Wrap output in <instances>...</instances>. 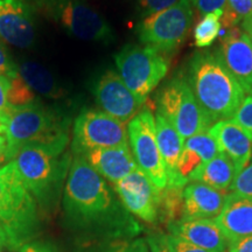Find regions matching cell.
I'll use <instances>...</instances> for the list:
<instances>
[{
  "instance_id": "cell-1",
  "label": "cell",
  "mask_w": 252,
  "mask_h": 252,
  "mask_svg": "<svg viewBox=\"0 0 252 252\" xmlns=\"http://www.w3.org/2000/svg\"><path fill=\"white\" fill-rule=\"evenodd\" d=\"M187 82L213 124L235 117L245 93L230 74L219 49L197 52L188 63Z\"/></svg>"
},
{
  "instance_id": "cell-2",
  "label": "cell",
  "mask_w": 252,
  "mask_h": 252,
  "mask_svg": "<svg viewBox=\"0 0 252 252\" xmlns=\"http://www.w3.org/2000/svg\"><path fill=\"white\" fill-rule=\"evenodd\" d=\"M63 210L74 228L104 223L119 212L111 188L80 154L72 157L64 185Z\"/></svg>"
},
{
  "instance_id": "cell-3",
  "label": "cell",
  "mask_w": 252,
  "mask_h": 252,
  "mask_svg": "<svg viewBox=\"0 0 252 252\" xmlns=\"http://www.w3.org/2000/svg\"><path fill=\"white\" fill-rule=\"evenodd\" d=\"M68 144L69 134L50 143L30 144L14 158L25 186L43 210L56 203L67 180L72 161Z\"/></svg>"
},
{
  "instance_id": "cell-4",
  "label": "cell",
  "mask_w": 252,
  "mask_h": 252,
  "mask_svg": "<svg viewBox=\"0 0 252 252\" xmlns=\"http://www.w3.org/2000/svg\"><path fill=\"white\" fill-rule=\"evenodd\" d=\"M0 225L13 250L30 243L36 231V201L25 186L14 160L0 168Z\"/></svg>"
},
{
  "instance_id": "cell-5",
  "label": "cell",
  "mask_w": 252,
  "mask_h": 252,
  "mask_svg": "<svg viewBox=\"0 0 252 252\" xmlns=\"http://www.w3.org/2000/svg\"><path fill=\"white\" fill-rule=\"evenodd\" d=\"M69 125L70 119L37 99L14 106L5 125L6 158L12 161L26 145L50 143L68 135Z\"/></svg>"
},
{
  "instance_id": "cell-6",
  "label": "cell",
  "mask_w": 252,
  "mask_h": 252,
  "mask_svg": "<svg viewBox=\"0 0 252 252\" xmlns=\"http://www.w3.org/2000/svg\"><path fill=\"white\" fill-rule=\"evenodd\" d=\"M34 13L60 25L71 35L91 42L115 40L111 25L86 0H24Z\"/></svg>"
},
{
  "instance_id": "cell-7",
  "label": "cell",
  "mask_w": 252,
  "mask_h": 252,
  "mask_svg": "<svg viewBox=\"0 0 252 252\" xmlns=\"http://www.w3.org/2000/svg\"><path fill=\"white\" fill-rule=\"evenodd\" d=\"M115 61L119 76L141 104L146 102L169 69L166 55L145 45L125 46L115 56Z\"/></svg>"
},
{
  "instance_id": "cell-8",
  "label": "cell",
  "mask_w": 252,
  "mask_h": 252,
  "mask_svg": "<svg viewBox=\"0 0 252 252\" xmlns=\"http://www.w3.org/2000/svg\"><path fill=\"white\" fill-rule=\"evenodd\" d=\"M157 102V112L171 123L184 139L209 131L214 125L185 78L178 76L166 83L158 94Z\"/></svg>"
},
{
  "instance_id": "cell-9",
  "label": "cell",
  "mask_w": 252,
  "mask_h": 252,
  "mask_svg": "<svg viewBox=\"0 0 252 252\" xmlns=\"http://www.w3.org/2000/svg\"><path fill=\"white\" fill-rule=\"evenodd\" d=\"M193 23L190 0H180L172 7L144 18L137 33L141 45L163 55L172 54L184 42Z\"/></svg>"
},
{
  "instance_id": "cell-10",
  "label": "cell",
  "mask_w": 252,
  "mask_h": 252,
  "mask_svg": "<svg viewBox=\"0 0 252 252\" xmlns=\"http://www.w3.org/2000/svg\"><path fill=\"white\" fill-rule=\"evenodd\" d=\"M127 135L138 168L159 190L165 189L168 176L157 143L156 118L150 109L140 110L128 122Z\"/></svg>"
},
{
  "instance_id": "cell-11",
  "label": "cell",
  "mask_w": 252,
  "mask_h": 252,
  "mask_svg": "<svg viewBox=\"0 0 252 252\" xmlns=\"http://www.w3.org/2000/svg\"><path fill=\"white\" fill-rule=\"evenodd\" d=\"M127 144L125 124L103 111L82 110L72 125L71 152L75 156H82L94 149H109Z\"/></svg>"
},
{
  "instance_id": "cell-12",
  "label": "cell",
  "mask_w": 252,
  "mask_h": 252,
  "mask_svg": "<svg viewBox=\"0 0 252 252\" xmlns=\"http://www.w3.org/2000/svg\"><path fill=\"white\" fill-rule=\"evenodd\" d=\"M93 93L102 111L123 124H128L143 106L115 70L100 74L94 81Z\"/></svg>"
},
{
  "instance_id": "cell-13",
  "label": "cell",
  "mask_w": 252,
  "mask_h": 252,
  "mask_svg": "<svg viewBox=\"0 0 252 252\" xmlns=\"http://www.w3.org/2000/svg\"><path fill=\"white\" fill-rule=\"evenodd\" d=\"M113 188L128 212L145 222H156L159 215L161 190L139 168L113 185Z\"/></svg>"
},
{
  "instance_id": "cell-14",
  "label": "cell",
  "mask_w": 252,
  "mask_h": 252,
  "mask_svg": "<svg viewBox=\"0 0 252 252\" xmlns=\"http://www.w3.org/2000/svg\"><path fill=\"white\" fill-rule=\"evenodd\" d=\"M220 55L230 74L250 96L252 94V39L241 27L220 30Z\"/></svg>"
},
{
  "instance_id": "cell-15",
  "label": "cell",
  "mask_w": 252,
  "mask_h": 252,
  "mask_svg": "<svg viewBox=\"0 0 252 252\" xmlns=\"http://www.w3.org/2000/svg\"><path fill=\"white\" fill-rule=\"evenodd\" d=\"M33 14L24 0H0V37L18 48H30L36 34Z\"/></svg>"
},
{
  "instance_id": "cell-16",
  "label": "cell",
  "mask_w": 252,
  "mask_h": 252,
  "mask_svg": "<svg viewBox=\"0 0 252 252\" xmlns=\"http://www.w3.org/2000/svg\"><path fill=\"white\" fill-rule=\"evenodd\" d=\"M220 153L235 165L237 174L249 165L252 158V137L234 121H220L209 128Z\"/></svg>"
},
{
  "instance_id": "cell-17",
  "label": "cell",
  "mask_w": 252,
  "mask_h": 252,
  "mask_svg": "<svg viewBox=\"0 0 252 252\" xmlns=\"http://www.w3.org/2000/svg\"><path fill=\"white\" fill-rule=\"evenodd\" d=\"M171 234L194 247L209 252H225L230 242L220 231L215 220H179L169 224Z\"/></svg>"
},
{
  "instance_id": "cell-18",
  "label": "cell",
  "mask_w": 252,
  "mask_h": 252,
  "mask_svg": "<svg viewBox=\"0 0 252 252\" xmlns=\"http://www.w3.org/2000/svg\"><path fill=\"white\" fill-rule=\"evenodd\" d=\"M82 156L94 171L112 185L138 168L128 144L109 149H94Z\"/></svg>"
},
{
  "instance_id": "cell-19",
  "label": "cell",
  "mask_w": 252,
  "mask_h": 252,
  "mask_svg": "<svg viewBox=\"0 0 252 252\" xmlns=\"http://www.w3.org/2000/svg\"><path fill=\"white\" fill-rule=\"evenodd\" d=\"M184 209L181 220H215L224 207L228 194L209 186L191 181L182 191Z\"/></svg>"
},
{
  "instance_id": "cell-20",
  "label": "cell",
  "mask_w": 252,
  "mask_h": 252,
  "mask_svg": "<svg viewBox=\"0 0 252 252\" xmlns=\"http://www.w3.org/2000/svg\"><path fill=\"white\" fill-rule=\"evenodd\" d=\"M154 118H156L158 147L161 153L167 169V176H168L167 187L185 188L188 180L182 178L178 172L179 160L184 151V138L159 112H157Z\"/></svg>"
},
{
  "instance_id": "cell-21",
  "label": "cell",
  "mask_w": 252,
  "mask_h": 252,
  "mask_svg": "<svg viewBox=\"0 0 252 252\" xmlns=\"http://www.w3.org/2000/svg\"><path fill=\"white\" fill-rule=\"evenodd\" d=\"M216 224L229 242L252 235V198L228 194Z\"/></svg>"
},
{
  "instance_id": "cell-22",
  "label": "cell",
  "mask_w": 252,
  "mask_h": 252,
  "mask_svg": "<svg viewBox=\"0 0 252 252\" xmlns=\"http://www.w3.org/2000/svg\"><path fill=\"white\" fill-rule=\"evenodd\" d=\"M219 153V146L208 131L188 138L184 145V151L179 160V174L188 180L189 175L195 169H197L204 162L212 160Z\"/></svg>"
},
{
  "instance_id": "cell-23",
  "label": "cell",
  "mask_w": 252,
  "mask_h": 252,
  "mask_svg": "<svg viewBox=\"0 0 252 252\" xmlns=\"http://www.w3.org/2000/svg\"><path fill=\"white\" fill-rule=\"evenodd\" d=\"M237 176L235 165L225 154L219 153L209 161L204 162L189 175L188 181L200 182L216 190L228 191Z\"/></svg>"
},
{
  "instance_id": "cell-24",
  "label": "cell",
  "mask_w": 252,
  "mask_h": 252,
  "mask_svg": "<svg viewBox=\"0 0 252 252\" xmlns=\"http://www.w3.org/2000/svg\"><path fill=\"white\" fill-rule=\"evenodd\" d=\"M19 75L34 94L47 98L58 99L64 96V89L54 75L37 62L24 61L18 65Z\"/></svg>"
},
{
  "instance_id": "cell-25",
  "label": "cell",
  "mask_w": 252,
  "mask_h": 252,
  "mask_svg": "<svg viewBox=\"0 0 252 252\" xmlns=\"http://www.w3.org/2000/svg\"><path fill=\"white\" fill-rule=\"evenodd\" d=\"M223 9H216L210 12L198 21L194 28V43L198 48H207L212 46L217 37L220 36L222 25H220V18H222Z\"/></svg>"
},
{
  "instance_id": "cell-26",
  "label": "cell",
  "mask_w": 252,
  "mask_h": 252,
  "mask_svg": "<svg viewBox=\"0 0 252 252\" xmlns=\"http://www.w3.org/2000/svg\"><path fill=\"white\" fill-rule=\"evenodd\" d=\"M252 12V0H226L220 25L222 30L236 27Z\"/></svg>"
},
{
  "instance_id": "cell-27",
  "label": "cell",
  "mask_w": 252,
  "mask_h": 252,
  "mask_svg": "<svg viewBox=\"0 0 252 252\" xmlns=\"http://www.w3.org/2000/svg\"><path fill=\"white\" fill-rule=\"evenodd\" d=\"M7 99L12 106L27 105V104L36 100L35 94L27 86L26 82L21 78L20 75L9 80Z\"/></svg>"
},
{
  "instance_id": "cell-28",
  "label": "cell",
  "mask_w": 252,
  "mask_h": 252,
  "mask_svg": "<svg viewBox=\"0 0 252 252\" xmlns=\"http://www.w3.org/2000/svg\"><path fill=\"white\" fill-rule=\"evenodd\" d=\"M231 193L252 198V161L238 173L230 187Z\"/></svg>"
},
{
  "instance_id": "cell-29",
  "label": "cell",
  "mask_w": 252,
  "mask_h": 252,
  "mask_svg": "<svg viewBox=\"0 0 252 252\" xmlns=\"http://www.w3.org/2000/svg\"><path fill=\"white\" fill-rule=\"evenodd\" d=\"M180 0H137V9L140 17L146 18L157 12L172 7Z\"/></svg>"
},
{
  "instance_id": "cell-30",
  "label": "cell",
  "mask_w": 252,
  "mask_h": 252,
  "mask_svg": "<svg viewBox=\"0 0 252 252\" xmlns=\"http://www.w3.org/2000/svg\"><path fill=\"white\" fill-rule=\"evenodd\" d=\"M232 121L241 125L252 137V94L245 97L243 104L238 109Z\"/></svg>"
},
{
  "instance_id": "cell-31",
  "label": "cell",
  "mask_w": 252,
  "mask_h": 252,
  "mask_svg": "<svg viewBox=\"0 0 252 252\" xmlns=\"http://www.w3.org/2000/svg\"><path fill=\"white\" fill-rule=\"evenodd\" d=\"M9 89V80L0 75V123L6 125L9 112L14 106L9 104L7 99V93Z\"/></svg>"
},
{
  "instance_id": "cell-32",
  "label": "cell",
  "mask_w": 252,
  "mask_h": 252,
  "mask_svg": "<svg viewBox=\"0 0 252 252\" xmlns=\"http://www.w3.org/2000/svg\"><path fill=\"white\" fill-rule=\"evenodd\" d=\"M0 75L8 80H12L19 75L18 65L8 55L7 50L1 42H0Z\"/></svg>"
},
{
  "instance_id": "cell-33",
  "label": "cell",
  "mask_w": 252,
  "mask_h": 252,
  "mask_svg": "<svg viewBox=\"0 0 252 252\" xmlns=\"http://www.w3.org/2000/svg\"><path fill=\"white\" fill-rule=\"evenodd\" d=\"M167 241H168L169 249L171 252H209L202 249L194 247L188 242H186L185 239H182L178 236H174L172 234L167 235Z\"/></svg>"
},
{
  "instance_id": "cell-34",
  "label": "cell",
  "mask_w": 252,
  "mask_h": 252,
  "mask_svg": "<svg viewBox=\"0 0 252 252\" xmlns=\"http://www.w3.org/2000/svg\"><path fill=\"white\" fill-rule=\"evenodd\" d=\"M201 14L206 15L216 9H224L226 0H190Z\"/></svg>"
},
{
  "instance_id": "cell-35",
  "label": "cell",
  "mask_w": 252,
  "mask_h": 252,
  "mask_svg": "<svg viewBox=\"0 0 252 252\" xmlns=\"http://www.w3.org/2000/svg\"><path fill=\"white\" fill-rule=\"evenodd\" d=\"M150 252H171L167 235H154L147 239Z\"/></svg>"
},
{
  "instance_id": "cell-36",
  "label": "cell",
  "mask_w": 252,
  "mask_h": 252,
  "mask_svg": "<svg viewBox=\"0 0 252 252\" xmlns=\"http://www.w3.org/2000/svg\"><path fill=\"white\" fill-rule=\"evenodd\" d=\"M112 252H150L149 244L145 242V239H134L132 242L121 245V247L115 249Z\"/></svg>"
},
{
  "instance_id": "cell-37",
  "label": "cell",
  "mask_w": 252,
  "mask_h": 252,
  "mask_svg": "<svg viewBox=\"0 0 252 252\" xmlns=\"http://www.w3.org/2000/svg\"><path fill=\"white\" fill-rule=\"evenodd\" d=\"M229 252H252V235L230 242Z\"/></svg>"
},
{
  "instance_id": "cell-38",
  "label": "cell",
  "mask_w": 252,
  "mask_h": 252,
  "mask_svg": "<svg viewBox=\"0 0 252 252\" xmlns=\"http://www.w3.org/2000/svg\"><path fill=\"white\" fill-rule=\"evenodd\" d=\"M19 252H54L49 245L43 243H36V242H30V243L23 245Z\"/></svg>"
},
{
  "instance_id": "cell-39",
  "label": "cell",
  "mask_w": 252,
  "mask_h": 252,
  "mask_svg": "<svg viewBox=\"0 0 252 252\" xmlns=\"http://www.w3.org/2000/svg\"><path fill=\"white\" fill-rule=\"evenodd\" d=\"M241 26H242L241 27L242 30H243L245 33H247L248 35L252 39V12L243 19Z\"/></svg>"
},
{
  "instance_id": "cell-40",
  "label": "cell",
  "mask_w": 252,
  "mask_h": 252,
  "mask_svg": "<svg viewBox=\"0 0 252 252\" xmlns=\"http://www.w3.org/2000/svg\"><path fill=\"white\" fill-rule=\"evenodd\" d=\"M6 248H9L7 236H6L4 229L0 225V252H4Z\"/></svg>"
},
{
  "instance_id": "cell-41",
  "label": "cell",
  "mask_w": 252,
  "mask_h": 252,
  "mask_svg": "<svg viewBox=\"0 0 252 252\" xmlns=\"http://www.w3.org/2000/svg\"><path fill=\"white\" fill-rule=\"evenodd\" d=\"M2 153L6 154V139L5 134L0 133V154Z\"/></svg>"
},
{
  "instance_id": "cell-42",
  "label": "cell",
  "mask_w": 252,
  "mask_h": 252,
  "mask_svg": "<svg viewBox=\"0 0 252 252\" xmlns=\"http://www.w3.org/2000/svg\"><path fill=\"white\" fill-rule=\"evenodd\" d=\"M7 162L9 161L7 160V158H6V154L5 153L0 154V168H1L2 166H5Z\"/></svg>"
},
{
  "instance_id": "cell-43",
  "label": "cell",
  "mask_w": 252,
  "mask_h": 252,
  "mask_svg": "<svg viewBox=\"0 0 252 252\" xmlns=\"http://www.w3.org/2000/svg\"><path fill=\"white\" fill-rule=\"evenodd\" d=\"M0 133L1 134L5 133V125H2L1 123H0Z\"/></svg>"
}]
</instances>
